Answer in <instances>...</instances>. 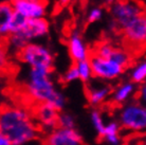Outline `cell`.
Masks as SVG:
<instances>
[{"label":"cell","instance_id":"cell-26","mask_svg":"<svg viewBox=\"0 0 146 145\" xmlns=\"http://www.w3.org/2000/svg\"><path fill=\"white\" fill-rule=\"evenodd\" d=\"M107 139H108V141L111 142V143H113V144L117 143V140H119L117 136H110V137H108Z\"/></svg>","mask_w":146,"mask_h":145},{"label":"cell","instance_id":"cell-21","mask_svg":"<svg viewBox=\"0 0 146 145\" xmlns=\"http://www.w3.org/2000/svg\"><path fill=\"white\" fill-rule=\"evenodd\" d=\"M102 17V10L100 9H94L90 12V14L88 16V22H94L96 20H99L100 18Z\"/></svg>","mask_w":146,"mask_h":145},{"label":"cell","instance_id":"cell-24","mask_svg":"<svg viewBox=\"0 0 146 145\" xmlns=\"http://www.w3.org/2000/svg\"><path fill=\"white\" fill-rule=\"evenodd\" d=\"M117 130H119V127L117 124L111 123L106 128V137L108 138L110 136H117Z\"/></svg>","mask_w":146,"mask_h":145},{"label":"cell","instance_id":"cell-15","mask_svg":"<svg viewBox=\"0 0 146 145\" xmlns=\"http://www.w3.org/2000/svg\"><path fill=\"white\" fill-rule=\"evenodd\" d=\"M109 59L117 63V65H120L124 70L129 68L131 66L132 62V57L128 54L126 51L122 50V49H117V48H114V50H113Z\"/></svg>","mask_w":146,"mask_h":145},{"label":"cell","instance_id":"cell-14","mask_svg":"<svg viewBox=\"0 0 146 145\" xmlns=\"http://www.w3.org/2000/svg\"><path fill=\"white\" fill-rule=\"evenodd\" d=\"M84 92L88 102L93 105V104H100L111 92V88L105 87L101 88V89H91L86 84L84 87Z\"/></svg>","mask_w":146,"mask_h":145},{"label":"cell","instance_id":"cell-9","mask_svg":"<svg viewBox=\"0 0 146 145\" xmlns=\"http://www.w3.org/2000/svg\"><path fill=\"white\" fill-rule=\"evenodd\" d=\"M42 145H86L74 129H59L41 140Z\"/></svg>","mask_w":146,"mask_h":145},{"label":"cell","instance_id":"cell-5","mask_svg":"<svg viewBox=\"0 0 146 145\" xmlns=\"http://www.w3.org/2000/svg\"><path fill=\"white\" fill-rule=\"evenodd\" d=\"M88 62L91 67L92 76L102 77V78H114L124 71V69L117 65V63L110 59L102 58L89 51L88 53Z\"/></svg>","mask_w":146,"mask_h":145},{"label":"cell","instance_id":"cell-30","mask_svg":"<svg viewBox=\"0 0 146 145\" xmlns=\"http://www.w3.org/2000/svg\"><path fill=\"white\" fill-rule=\"evenodd\" d=\"M106 1H107V2H112L113 0H106Z\"/></svg>","mask_w":146,"mask_h":145},{"label":"cell","instance_id":"cell-19","mask_svg":"<svg viewBox=\"0 0 146 145\" xmlns=\"http://www.w3.org/2000/svg\"><path fill=\"white\" fill-rule=\"evenodd\" d=\"M146 77V63L140 65L132 73V82L135 83H141Z\"/></svg>","mask_w":146,"mask_h":145},{"label":"cell","instance_id":"cell-10","mask_svg":"<svg viewBox=\"0 0 146 145\" xmlns=\"http://www.w3.org/2000/svg\"><path fill=\"white\" fill-rule=\"evenodd\" d=\"M14 10L28 19L42 18L46 11V3L42 0L35 1H11Z\"/></svg>","mask_w":146,"mask_h":145},{"label":"cell","instance_id":"cell-25","mask_svg":"<svg viewBox=\"0 0 146 145\" xmlns=\"http://www.w3.org/2000/svg\"><path fill=\"white\" fill-rule=\"evenodd\" d=\"M0 145H12V143L10 142V140L3 136V134H1V138H0Z\"/></svg>","mask_w":146,"mask_h":145},{"label":"cell","instance_id":"cell-18","mask_svg":"<svg viewBox=\"0 0 146 145\" xmlns=\"http://www.w3.org/2000/svg\"><path fill=\"white\" fill-rule=\"evenodd\" d=\"M76 78H80V71H78V66H77V63H73L71 67L69 68V70L67 71V73L62 76V82L64 84L69 83L73 80H76Z\"/></svg>","mask_w":146,"mask_h":145},{"label":"cell","instance_id":"cell-2","mask_svg":"<svg viewBox=\"0 0 146 145\" xmlns=\"http://www.w3.org/2000/svg\"><path fill=\"white\" fill-rule=\"evenodd\" d=\"M125 51L132 58L146 49V14L121 30Z\"/></svg>","mask_w":146,"mask_h":145},{"label":"cell","instance_id":"cell-3","mask_svg":"<svg viewBox=\"0 0 146 145\" xmlns=\"http://www.w3.org/2000/svg\"><path fill=\"white\" fill-rule=\"evenodd\" d=\"M16 56L19 61L31 65L32 68L42 69L49 73L53 72V57L47 48L37 44H28L19 51Z\"/></svg>","mask_w":146,"mask_h":145},{"label":"cell","instance_id":"cell-27","mask_svg":"<svg viewBox=\"0 0 146 145\" xmlns=\"http://www.w3.org/2000/svg\"><path fill=\"white\" fill-rule=\"evenodd\" d=\"M135 1H138L140 4H142L143 7H146V0H135Z\"/></svg>","mask_w":146,"mask_h":145},{"label":"cell","instance_id":"cell-8","mask_svg":"<svg viewBox=\"0 0 146 145\" xmlns=\"http://www.w3.org/2000/svg\"><path fill=\"white\" fill-rule=\"evenodd\" d=\"M122 128L126 129H143L146 128V108L135 104L124 109L121 116Z\"/></svg>","mask_w":146,"mask_h":145},{"label":"cell","instance_id":"cell-17","mask_svg":"<svg viewBox=\"0 0 146 145\" xmlns=\"http://www.w3.org/2000/svg\"><path fill=\"white\" fill-rule=\"evenodd\" d=\"M77 66H78V71H80V78L83 82H87L89 76L92 75L91 67H90V64L88 62V59L78 62Z\"/></svg>","mask_w":146,"mask_h":145},{"label":"cell","instance_id":"cell-11","mask_svg":"<svg viewBox=\"0 0 146 145\" xmlns=\"http://www.w3.org/2000/svg\"><path fill=\"white\" fill-rule=\"evenodd\" d=\"M48 31H49V22L42 17V18L29 19L26 29L20 33H22V35L29 41L33 38L44 36L48 33Z\"/></svg>","mask_w":146,"mask_h":145},{"label":"cell","instance_id":"cell-6","mask_svg":"<svg viewBox=\"0 0 146 145\" xmlns=\"http://www.w3.org/2000/svg\"><path fill=\"white\" fill-rule=\"evenodd\" d=\"M32 120L40 122L42 126H48L54 128L56 130L62 129V118L59 116V111L47 102H41L29 113Z\"/></svg>","mask_w":146,"mask_h":145},{"label":"cell","instance_id":"cell-22","mask_svg":"<svg viewBox=\"0 0 146 145\" xmlns=\"http://www.w3.org/2000/svg\"><path fill=\"white\" fill-rule=\"evenodd\" d=\"M135 101H144L146 102V84L140 88L135 94Z\"/></svg>","mask_w":146,"mask_h":145},{"label":"cell","instance_id":"cell-7","mask_svg":"<svg viewBox=\"0 0 146 145\" xmlns=\"http://www.w3.org/2000/svg\"><path fill=\"white\" fill-rule=\"evenodd\" d=\"M30 120H32L31 116L25 110L16 108L7 103L1 104V121H0L1 134L11 130Z\"/></svg>","mask_w":146,"mask_h":145},{"label":"cell","instance_id":"cell-13","mask_svg":"<svg viewBox=\"0 0 146 145\" xmlns=\"http://www.w3.org/2000/svg\"><path fill=\"white\" fill-rule=\"evenodd\" d=\"M14 7L12 5L11 2L5 1L2 2L0 5V33L2 36L7 37V35H10L9 32V25L11 21L12 17L14 15Z\"/></svg>","mask_w":146,"mask_h":145},{"label":"cell","instance_id":"cell-20","mask_svg":"<svg viewBox=\"0 0 146 145\" xmlns=\"http://www.w3.org/2000/svg\"><path fill=\"white\" fill-rule=\"evenodd\" d=\"M131 90H132V86L130 85V84L122 86V87L117 90V94H115V96H114V101L119 102V103H121L122 101H124L125 98L128 96V94L131 92Z\"/></svg>","mask_w":146,"mask_h":145},{"label":"cell","instance_id":"cell-1","mask_svg":"<svg viewBox=\"0 0 146 145\" xmlns=\"http://www.w3.org/2000/svg\"><path fill=\"white\" fill-rule=\"evenodd\" d=\"M49 74L50 73L46 70L32 68L30 72V82L27 84V87L37 100L50 103L60 112L64 98L54 90L51 80H49Z\"/></svg>","mask_w":146,"mask_h":145},{"label":"cell","instance_id":"cell-16","mask_svg":"<svg viewBox=\"0 0 146 145\" xmlns=\"http://www.w3.org/2000/svg\"><path fill=\"white\" fill-rule=\"evenodd\" d=\"M28 20L29 19L25 17L23 15H21L18 12H14V15L12 17L10 25H9V32L10 35L11 34H15V33H19L26 29L27 25H28Z\"/></svg>","mask_w":146,"mask_h":145},{"label":"cell","instance_id":"cell-4","mask_svg":"<svg viewBox=\"0 0 146 145\" xmlns=\"http://www.w3.org/2000/svg\"><path fill=\"white\" fill-rule=\"evenodd\" d=\"M113 20L121 27V30L146 14V7L135 0H117L110 9Z\"/></svg>","mask_w":146,"mask_h":145},{"label":"cell","instance_id":"cell-28","mask_svg":"<svg viewBox=\"0 0 146 145\" xmlns=\"http://www.w3.org/2000/svg\"><path fill=\"white\" fill-rule=\"evenodd\" d=\"M59 1H60V4H62V5H66L70 0H59Z\"/></svg>","mask_w":146,"mask_h":145},{"label":"cell","instance_id":"cell-29","mask_svg":"<svg viewBox=\"0 0 146 145\" xmlns=\"http://www.w3.org/2000/svg\"><path fill=\"white\" fill-rule=\"evenodd\" d=\"M11 1H35V0H11Z\"/></svg>","mask_w":146,"mask_h":145},{"label":"cell","instance_id":"cell-12","mask_svg":"<svg viewBox=\"0 0 146 145\" xmlns=\"http://www.w3.org/2000/svg\"><path fill=\"white\" fill-rule=\"evenodd\" d=\"M68 45H69V52L73 59V63H78L87 59L88 52L78 35L74 34L73 36H71Z\"/></svg>","mask_w":146,"mask_h":145},{"label":"cell","instance_id":"cell-23","mask_svg":"<svg viewBox=\"0 0 146 145\" xmlns=\"http://www.w3.org/2000/svg\"><path fill=\"white\" fill-rule=\"evenodd\" d=\"M60 118H62V127H66L67 129H72L73 125H74L72 119L67 114H62V116H60Z\"/></svg>","mask_w":146,"mask_h":145}]
</instances>
